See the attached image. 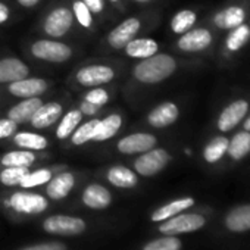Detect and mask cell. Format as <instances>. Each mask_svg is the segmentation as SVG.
Segmentation results:
<instances>
[{"label":"cell","mask_w":250,"mask_h":250,"mask_svg":"<svg viewBox=\"0 0 250 250\" xmlns=\"http://www.w3.org/2000/svg\"><path fill=\"white\" fill-rule=\"evenodd\" d=\"M177 69V62L165 53H155L150 58L142 59L134 66V77L145 84H156L171 77Z\"/></svg>","instance_id":"cell-1"},{"label":"cell","mask_w":250,"mask_h":250,"mask_svg":"<svg viewBox=\"0 0 250 250\" xmlns=\"http://www.w3.org/2000/svg\"><path fill=\"white\" fill-rule=\"evenodd\" d=\"M31 53L42 61L47 62H65L71 58L72 49L61 42L53 40H39L31 46Z\"/></svg>","instance_id":"cell-2"},{"label":"cell","mask_w":250,"mask_h":250,"mask_svg":"<svg viewBox=\"0 0 250 250\" xmlns=\"http://www.w3.org/2000/svg\"><path fill=\"white\" fill-rule=\"evenodd\" d=\"M169 162V153L164 149H150L145 153H142L136 162L134 168L136 171L143 177H152L158 172H161Z\"/></svg>","instance_id":"cell-3"},{"label":"cell","mask_w":250,"mask_h":250,"mask_svg":"<svg viewBox=\"0 0 250 250\" xmlns=\"http://www.w3.org/2000/svg\"><path fill=\"white\" fill-rule=\"evenodd\" d=\"M44 231L59 235H78L85 231L87 225L84 219L68 215H53L49 216L43 224Z\"/></svg>","instance_id":"cell-4"},{"label":"cell","mask_w":250,"mask_h":250,"mask_svg":"<svg viewBox=\"0 0 250 250\" xmlns=\"http://www.w3.org/2000/svg\"><path fill=\"white\" fill-rule=\"evenodd\" d=\"M205 225V218L197 213H184V215H177L168 218L165 221L159 231L167 234V235H175V234H183V232H191Z\"/></svg>","instance_id":"cell-5"},{"label":"cell","mask_w":250,"mask_h":250,"mask_svg":"<svg viewBox=\"0 0 250 250\" xmlns=\"http://www.w3.org/2000/svg\"><path fill=\"white\" fill-rule=\"evenodd\" d=\"M113 77V69L104 65H88L77 72V81L84 87H100L110 83Z\"/></svg>","instance_id":"cell-6"},{"label":"cell","mask_w":250,"mask_h":250,"mask_svg":"<svg viewBox=\"0 0 250 250\" xmlns=\"http://www.w3.org/2000/svg\"><path fill=\"white\" fill-rule=\"evenodd\" d=\"M140 21L137 18H128L116 25L107 36V42L113 49H124L140 31Z\"/></svg>","instance_id":"cell-7"},{"label":"cell","mask_w":250,"mask_h":250,"mask_svg":"<svg viewBox=\"0 0 250 250\" xmlns=\"http://www.w3.org/2000/svg\"><path fill=\"white\" fill-rule=\"evenodd\" d=\"M9 206L21 213H42L47 209V200L34 193H14L9 199Z\"/></svg>","instance_id":"cell-8"},{"label":"cell","mask_w":250,"mask_h":250,"mask_svg":"<svg viewBox=\"0 0 250 250\" xmlns=\"http://www.w3.org/2000/svg\"><path fill=\"white\" fill-rule=\"evenodd\" d=\"M72 12L68 8H56L44 21V31L50 37H63L72 27Z\"/></svg>","instance_id":"cell-9"},{"label":"cell","mask_w":250,"mask_h":250,"mask_svg":"<svg viewBox=\"0 0 250 250\" xmlns=\"http://www.w3.org/2000/svg\"><path fill=\"white\" fill-rule=\"evenodd\" d=\"M155 145H156L155 136L147 133H136L121 139L116 147L124 155H134V153H145L153 149Z\"/></svg>","instance_id":"cell-10"},{"label":"cell","mask_w":250,"mask_h":250,"mask_svg":"<svg viewBox=\"0 0 250 250\" xmlns=\"http://www.w3.org/2000/svg\"><path fill=\"white\" fill-rule=\"evenodd\" d=\"M247 109H249V103L246 100H235L231 104H228L222 110V113L219 115V119H218L219 131H224V133L231 131L235 125L246 116Z\"/></svg>","instance_id":"cell-11"},{"label":"cell","mask_w":250,"mask_h":250,"mask_svg":"<svg viewBox=\"0 0 250 250\" xmlns=\"http://www.w3.org/2000/svg\"><path fill=\"white\" fill-rule=\"evenodd\" d=\"M180 116L178 106L172 102H165L153 107L147 116V121L155 128H165L168 125L174 124Z\"/></svg>","instance_id":"cell-12"},{"label":"cell","mask_w":250,"mask_h":250,"mask_svg":"<svg viewBox=\"0 0 250 250\" xmlns=\"http://www.w3.org/2000/svg\"><path fill=\"white\" fill-rule=\"evenodd\" d=\"M212 43V34L205 28L188 30L178 40V47L184 52H200Z\"/></svg>","instance_id":"cell-13"},{"label":"cell","mask_w":250,"mask_h":250,"mask_svg":"<svg viewBox=\"0 0 250 250\" xmlns=\"http://www.w3.org/2000/svg\"><path fill=\"white\" fill-rule=\"evenodd\" d=\"M47 90V83L42 78H22L9 84V93L15 97H36Z\"/></svg>","instance_id":"cell-14"},{"label":"cell","mask_w":250,"mask_h":250,"mask_svg":"<svg viewBox=\"0 0 250 250\" xmlns=\"http://www.w3.org/2000/svg\"><path fill=\"white\" fill-rule=\"evenodd\" d=\"M61 115H62V104L56 102H49V103H43L37 109V112L34 113L30 122L34 128L43 130V128L50 127L55 122H58Z\"/></svg>","instance_id":"cell-15"},{"label":"cell","mask_w":250,"mask_h":250,"mask_svg":"<svg viewBox=\"0 0 250 250\" xmlns=\"http://www.w3.org/2000/svg\"><path fill=\"white\" fill-rule=\"evenodd\" d=\"M28 66L17 58L0 59V83H14L28 75Z\"/></svg>","instance_id":"cell-16"},{"label":"cell","mask_w":250,"mask_h":250,"mask_svg":"<svg viewBox=\"0 0 250 250\" xmlns=\"http://www.w3.org/2000/svg\"><path fill=\"white\" fill-rule=\"evenodd\" d=\"M43 104L40 97H27L22 102H20L18 104L12 106L8 112V118L15 121L17 124H25L30 122L31 118L34 116V113L37 112V109Z\"/></svg>","instance_id":"cell-17"},{"label":"cell","mask_w":250,"mask_h":250,"mask_svg":"<svg viewBox=\"0 0 250 250\" xmlns=\"http://www.w3.org/2000/svg\"><path fill=\"white\" fill-rule=\"evenodd\" d=\"M110 191L100 184H90L83 193V203L90 209H104L110 205Z\"/></svg>","instance_id":"cell-18"},{"label":"cell","mask_w":250,"mask_h":250,"mask_svg":"<svg viewBox=\"0 0 250 250\" xmlns=\"http://www.w3.org/2000/svg\"><path fill=\"white\" fill-rule=\"evenodd\" d=\"M75 184V178L71 172H62L59 175H56L55 178H50L46 193L50 199L53 200H61L65 199L69 191L72 190Z\"/></svg>","instance_id":"cell-19"},{"label":"cell","mask_w":250,"mask_h":250,"mask_svg":"<svg viewBox=\"0 0 250 250\" xmlns=\"http://www.w3.org/2000/svg\"><path fill=\"white\" fill-rule=\"evenodd\" d=\"M124 49L130 58L146 59L153 56L158 52L159 46L153 39H133Z\"/></svg>","instance_id":"cell-20"},{"label":"cell","mask_w":250,"mask_h":250,"mask_svg":"<svg viewBox=\"0 0 250 250\" xmlns=\"http://www.w3.org/2000/svg\"><path fill=\"white\" fill-rule=\"evenodd\" d=\"M107 181L112 186L119 187V188H131V187L137 186L139 178H137L136 172H133L131 169L116 165L107 171Z\"/></svg>","instance_id":"cell-21"},{"label":"cell","mask_w":250,"mask_h":250,"mask_svg":"<svg viewBox=\"0 0 250 250\" xmlns=\"http://www.w3.org/2000/svg\"><path fill=\"white\" fill-rule=\"evenodd\" d=\"M121 125H122V118L116 113H112L103 119H99L93 142H104V140L112 139L119 131Z\"/></svg>","instance_id":"cell-22"},{"label":"cell","mask_w":250,"mask_h":250,"mask_svg":"<svg viewBox=\"0 0 250 250\" xmlns=\"http://www.w3.org/2000/svg\"><path fill=\"white\" fill-rule=\"evenodd\" d=\"M244 20H246V12L238 6H231L222 12H218L213 18V22L219 28L232 30V28L241 25L244 22Z\"/></svg>","instance_id":"cell-23"},{"label":"cell","mask_w":250,"mask_h":250,"mask_svg":"<svg viewBox=\"0 0 250 250\" xmlns=\"http://www.w3.org/2000/svg\"><path fill=\"white\" fill-rule=\"evenodd\" d=\"M227 227L231 231L243 232L250 229V205L238 206L227 215Z\"/></svg>","instance_id":"cell-24"},{"label":"cell","mask_w":250,"mask_h":250,"mask_svg":"<svg viewBox=\"0 0 250 250\" xmlns=\"http://www.w3.org/2000/svg\"><path fill=\"white\" fill-rule=\"evenodd\" d=\"M194 205V200L191 197H184V199H178V200H174L162 208H159L158 210L153 212L152 215V221H165L171 216H175L177 213L191 208Z\"/></svg>","instance_id":"cell-25"},{"label":"cell","mask_w":250,"mask_h":250,"mask_svg":"<svg viewBox=\"0 0 250 250\" xmlns=\"http://www.w3.org/2000/svg\"><path fill=\"white\" fill-rule=\"evenodd\" d=\"M228 155L234 161H240L244 156L250 153V133L249 131H241L237 133L228 143Z\"/></svg>","instance_id":"cell-26"},{"label":"cell","mask_w":250,"mask_h":250,"mask_svg":"<svg viewBox=\"0 0 250 250\" xmlns=\"http://www.w3.org/2000/svg\"><path fill=\"white\" fill-rule=\"evenodd\" d=\"M83 119V112L80 109H72L69 110L61 121V124L58 125L56 128V137L59 140H65L68 139L74 131L75 128L78 127V124L81 122Z\"/></svg>","instance_id":"cell-27"},{"label":"cell","mask_w":250,"mask_h":250,"mask_svg":"<svg viewBox=\"0 0 250 250\" xmlns=\"http://www.w3.org/2000/svg\"><path fill=\"white\" fill-rule=\"evenodd\" d=\"M14 140L15 145L27 150H44L47 147V139L36 133H18Z\"/></svg>","instance_id":"cell-28"},{"label":"cell","mask_w":250,"mask_h":250,"mask_svg":"<svg viewBox=\"0 0 250 250\" xmlns=\"http://www.w3.org/2000/svg\"><path fill=\"white\" fill-rule=\"evenodd\" d=\"M228 143L229 140L227 137H215L208 143V146L203 150V158L209 164L218 162L228 150Z\"/></svg>","instance_id":"cell-29"},{"label":"cell","mask_w":250,"mask_h":250,"mask_svg":"<svg viewBox=\"0 0 250 250\" xmlns=\"http://www.w3.org/2000/svg\"><path fill=\"white\" fill-rule=\"evenodd\" d=\"M196 20H197V17L193 11H188V9L180 11L171 20V30L175 34H184L188 30H191V27L196 24Z\"/></svg>","instance_id":"cell-30"},{"label":"cell","mask_w":250,"mask_h":250,"mask_svg":"<svg viewBox=\"0 0 250 250\" xmlns=\"http://www.w3.org/2000/svg\"><path fill=\"white\" fill-rule=\"evenodd\" d=\"M36 161V156L30 150H15V152H8L2 158V165L3 167H31Z\"/></svg>","instance_id":"cell-31"},{"label":"cell","mask_w":250,"mask_h":250,"mask_svg":"<svg viewBox=\"0 0 250 250\" xmlns=\"http://www.w3.org/2000/svg\"><path fill=\"white\" fill-rule=\"evenodd\" d=\"M249 39H250V27L241 24L232 28V31L227 37V49L231 52H237L249 42Z\"/></svg>","instance_id":"cell-32"},{"label":"cell","mask_w":250,"mask_h":250,"mask_svg":"<svg viewBox=\"0 0 250 250\" xmlns=\"http://www.w3.org/2000/svg\"><path fill=\"white\" fill-rule=\"evenodd\" d=\"M97 124H99V119H90L88 122L81 125V127L75 128V131L71 134L72 136V143L75 146H81V145H85L88 142H93Z\"/></svg>","instance_id":"cell-33"},{"label":"cell","mask_w":250,"mask_h":250,"mask_svg":"<svg viewBox=\"0 0 250 250\" xmlns=\"http://www.w3.org/2000/svg\"><path fill=\"white\" fill-rule=\"evenodd\" d=\"M28 168L25 167H6L2 172H0V181L2 184L8 187L20 186L22 178L28 174Z\"/></svg>","instance_id":"cell-34"},{"label":"cell","mask_w":250,"mask_h":250,"mask_svg":"<svg viewBox=\"0 0 250 250\" xmlns=\"http://www.w3.org/2000/svg\"><path fill=\"white\" fill-rule=\"evenodd\" d=\"M52 178V172L49 169H37L34 172H28L22 181H21V187L24 188H33V187H37V186H43L46 183H49Z\"/></svg>","instance_id":"cell-35"},{"label":"cell","mask_w":250,"mask_h":250,"mask_svg":"<svg viewBox=\"0 0 250 250\" xmlns=\"http://www.w3.org/2000/svg\"><path fill=\"white\" fill-rule=\"evenodd\" d=\"M180 249H181V241L172 235H168L147 243L143 250H180Z\"/></svg>","instance_id":"cell-36"},{"label":"cell","mask_w":250,"mask_h":250,"mask_svg":"<svg viewBox=\"0 0 250 250\" xmlns=\"http://www.w3.org/2000/svg\"><path fill=\"white\" fill-rule=\"evenodd\" d=\"M74 15L77 18V21L80 22L81 27L84 28H90L91 27V22H93V18H91V12L90 9L84 5L83 0H77V2H74Z\"/></svg>","instance_id":"cell-37"},{"label":"cell","mask_w":250,"mask_h":250,"mask_svg":"<svg viewBox=\"0 0 250 250\" xmlns=\"http://www.w3.org/2000/svg\"><path fill=\"white\" fill-rule=\"evenodd\" d=\"M85 100L90 102V103H93L94 106L100 107V106H103V104L107 103L109 94H107L106 90H103V88H100V87H94L91 91H88V93L85 94Z\"/></svg>","instance_id":"cell-38"},{"label":"cell","mask_w":250,"mask_h":250,"mask_svg":"<svg viewBox=\"0 0 250 250\" xmlns=\"http://www.w3.org/2000/svg\"><path fill=\"white\" fill-rule=\"evenodd\" d=\"M17 127H18V124L9 118L0 119V140L11 137L17 131Z\"/></svg>","instance_id":"cell-39"},{"label":"cell","mask_w":250,"mask_h":250,"mask_svg":"<svg viewBox=\"0 0 250 250\" xmlns=\"http://www.w3.org/2000/svg\"><path fill=\"white\" fill-rule=\"evenodd\" d=\"M21 250H66L65 244L58 243V241H50V243H42L36 246H28Z\"/></svg>","instance_id":"cell-40"},{"label":"cell","mask_w":250,"mask_h":250,"mask_svg":"<svg viewBox=\"0 0 250 250\" xmlns=\"http://www.w3.org/2000/svg\"><path fill=\"white\" fill-rule=\"evenodd\" d=\"M84 5L90 9L91 14H100L104 8L103 0H83Z\"/></svg>","instance_id":"cell-41"},{"label":"cell","mask_w":250,"mask_h":250,"mask_svg":"<svg viewBox=\"0 0 250 250\" xmlns=\"http://www.w3.org/2000/svg\"><path fill=\"white\" fill-rule=\"evenodd\" d=\"M83 113H85V115H94L96 113V110H97V106H94L93 103H90V102H87V100H84L83 103H81V109H80Z\"/></svg>","instance_id":"cell-42"},{"label":"cell","mask_w":250,"mask_h":250,"mask_svg":"<svg viewBox=\"0 0 250 250\" xmlns=\"http://www.w3.org/2000/svg\"><path fill=\"white\" fill-rule=\"evenodd\" d=\"M9 15H11L9 8L5 3H0V25L5 24L9 20Z\"/></svg>","instance_id":"cell-43"},{"label":"cell","mask_w":250,"mask_h":250,"mask_svg":"<svg viewBox=\"0 0 250 250\" xmlns=\"http://www.w3.org/2000/svg\"><path fill=\"white\" fill-rule=\"evenodd\" d=\"M39 2H40V0H18V3H20L21 6H25V8H33V6H36Z\"/></svg>","instance_id":"cell-44"},{"label":"cell","mask_w":250,"mask_h":250,"mask_svg":"<svg viewBox=\"0 0 250 250\" xmlns=\"http://www.w3.org/2000/svg\"><path fill=\"white\" fill-rule=\"evenodd\" d=\"M244 130L246 131H250V116L244 121Z\"/></svg>","instance_id":"cell-45"},{"label":"cell","mask_w":250,"mask_h":250,"mask_svg":"<svg viewBox=\"0 0 250 250\" xmlns=\"http://www.w3.org/2000/svg\"><path fill=\"white\" fill-rule=\"evenodd\" d=\"M134 2H139V3H146V2H150V0H134Z\"/></svg>","instance_id":"cell-46"},{"label":"cell","mask_w":250,"mask_h":250,"mask_svg":"<svg viewBox=\"0 0 250 250\" xmlns=\"http://www.w3.org/2000/svg\"><path fill=\"white\" fill-rule=\"evenodd\" d=\"M110 2H118V0H110Z\"/></svg>","instance_id":"cell-47"}]
</instances>
